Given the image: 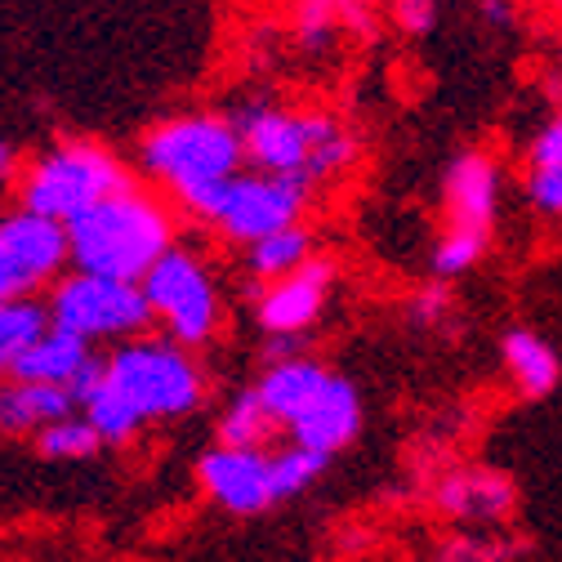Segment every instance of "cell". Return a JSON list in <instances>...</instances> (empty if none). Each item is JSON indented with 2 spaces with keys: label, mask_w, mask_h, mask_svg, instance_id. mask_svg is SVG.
Returning a JSON list of instances; mask_svg holds the SVG:
<instances>
[{
  "label": "cell",
  "mask_w": 562,
  "mask_h": 562,
  "mask_svg": "<svg viewBox=\"0 0 562 562\" xmlns=\"http://www.w3.org/2000/svg\"><path fill=\"white\" fill-rule=\"evenodd\" d=\"M339 5H353V10H380L389 0H339Z\"/></svg>",
  "instance_id": "4dcf8cb0"
},
{
  "label": "cell",
  "mask_w": 562,
  "mask_h": 562,
  "mask_svg": "<svg viewBox=\"0 0 562 562\" xmlns=\"http://www.w3.org/2000/svg\"><path fill=\"white\" fill-rule=\"evenodd\" d=\"M505 558V544H486V540H473V536H460L442 549L438 562H501Z\"/></svg>",
  "instance_id": "83f0119b"
},
{
  "label": "cell",
  "mask_w": 562,
  "mask_h": 562,
  "mask_svg": "<svg viewBox=\"0 0 562 562\" xmlns=\"http://www.w3.org/2000/svg\"><path fill=\"white\" fill-rule=\"evenodd\" d=\"M527 170H562V108L536 130L527 148Z\"/></svg>",
  "instance_id": "4316f807"
},
{
  "label": "cell",
  "mask_w": 562,
  "mask_h": 562,
  "mask_svg": "<svg viewBox=\"0 0 562 562\" xmlns=\"http://www.w3.org/2000/svg\"><path fill=\"white\" fill-rule=\"evenodd\" d=\"M241 134V153L250 170L300 179L317 192V183H335L362 161V138L326 108H291L272 99H250L233 112Z\"/></svg>",
  "instance_id": "7a4b0ae2"
},
{
  "label": "cell",
  "mask_w": 562,
  "mask_h": 562,
  "mask_svg": "<svg viewBox=\"0 0 562 562\" xmlns=\"http://www.w3.org/2000/svg\"><path fill=\"white\" fill-rule=\"evenodd\" d=\"M77 415V402L67 389H45V384H23V380H0V434L23 438V434H45L58 419Z\"/></svg>",
  "instance_id": "e0dca14e"
},
{
  "label": "cell",
  "mask_w": 562,
  "mask_h": 562,
  "mask_svg": "<svg viewBox=\"0 0 562 562\" xmlns=\"http://www.w3.org/2000/svg\"><path fill=\"white\" fill-rule=\"evenodd\" d=\"M544 5H549V10H553V14L562 19V0H544Z\"/></svg>",
  "instance_id": "1f68e13d"
},
{
  "label": "cell",
  "mask_w": 562,
  "mask_h": 562,
  "mask_svg": "<svg viewBox=\"0 0 562 562\" xmlns=\"http://www.w3.org/2000/svg\"><path fill=\"white\" fill-rule=\"evenodd\" d=\"M94 348L77 335H67L58 326H49L27 353L19 358L14 375L10 380H23V384H45V389H72L90 367H94ZM72 397V393H67Z\"/></svg>",
  "instance_id": "9a60e30c"
},
{
  "label": "cell",
  "mask_w": 562,
  "mask_h": 562,
  "mask_svg": "<svg viewBox=\"0 0 562 562\" xmlns=\"http://www.w3.org/2000/svg\"><path fill=\"white\" fill-rule=\"evenodd\" d=\"M326 456H317V451H304V447H286V451H277L272 456V496L277 501H291V496H300V491H308L322 473H326Z\"/></svg>",
  "instance_id": "603a6c76"
},
{
  "label": "cell",
  "mask_w": 562,
  "mask_h": 562,
  "mask_svg": "<svg viewBox=\"0 0 562 562\" xmlns=\"http://www.w3.org/2000/svg\"><path fill=\"white\" fill-rule=\"evenodd\" d=\"M67 268H72V255H67L63 224H49L23 205L0 215V304L54 291Z\"/></svg>",
  "instance_id": "9c48e42d"
},
{
  "label": "cell",
  "mask_w": 562,
  "mask_h": 562,
  "mask_svg": "<svg viewBox=\"0 0 562 562\" xmlns=\"http://www.w3.org/2000/svg\"><path fill=\"white\" fill-rule=\"evenodd\" d=\"M514 5H536V0H514Z\"/></svg>",
  "instance_id": "d6a6232c"
},
{
  "label": "cell",
  "mask_w": 562,
  "mask_h": 562,
  "mask_svg": "<svg viewBox=\"0 0 562 562\" xmlns=\"http://www.w3.org/2000/svg\"><path fill=\"white\" fill-rule=\"evenodd\" d=\"M99 447H103V438L90 429L86 415H67V419H58V425H49L45 434H36V451L45 460H58V464L90 460Z\"/></svg>",
  "instance_id": "44dd1931"
},
{
  "label": "cell",
  "mask_w": 562,
  "mask_h": 562,
  "mask_svg": "<svg viewBox=\"0 0 562 562\" xmlns=\"http://www.w3.org/2000/svg\"><path fill=\"white\" fill-rule=\"evenodd\" d=\"M522 196L536 215L562 220V170H527L522 175Z\"/></svg>",
  "instance_id": "cb8c5ba5"
},
{
  "label": "cell",
  "mask_w": 562,
  "mask_h": 562,
  "mask_svg": "<svg viewBox=\"0 0 562 562\" xmlns=\"http://www.w3.org/2000/svg\"><path fill=\"white\" fill-rule=\"evenodd\" d=\"M482 19H486L491 27H514L518 5H514V0H482Z\"/></svg>",
  "instance_id": "f1b7e54d"
},
{
  "label": "cell",
  "mask_w": 562,
  "mask_h": 562,
  "mask_svg": "<svg viewBox=\"0 0 562 562\" xmlns=\"http://www.w3.org/2000/svg\"><path fill=\"white\" fill-rule=\"evenodd\" d=\"M134 188V170L94 138H58L19 166V205L49 224H77L108 196Z\"/></svg>",
  "instance_id": "5b68a950"
},
{
  "label": "cell",
  "mask_w": 562,
  "mask_h": 562,
  "mask_svg": "<svg viewBox=\"0 0 562 562\" xmlns=\"http://www.w3.org/2000/svg\"><path fill=\"white\" fill-rule=\"evenodd\" d=\"M291 442L317 456H335L344 447H353L362 434V393L353 380H344L335 371H326V380L313 389V397L295 411L291 419Z\"/></svg>",
  "instance_id": "7c38bea8"
},
{
  "label": "cell",
  "mask_w": 562,
  "mask_h": 562,
  "mask_svg": "<svg viewBox=\"0 0 562 562\" xmlns=\"http://www.w3.org/2000/svg\"><path fill=\"white\" fill-rule=\"evenodd\" d=\"M205 496L228 514H263L277 505L272 496V456L268 451H237V447H210L196 464Z\"/></svg>",
  "instance_id": "4fadbf2b"
},
{
  "label": "cell",
  "mask_w": 562,
  "mask_h": 562,
  "mask_svg": "<svg viewBox=\"0 0 562 562\" xmlns=\"http://www.w3.org/2000/svg\"><path fill=\"white\" fill-rule=\"evenodd\" d=\"M339 281V263L330 255H313L295 272L281 281H268L263 291H255V322L268 339H300L330 304Z\"/></svg>",
  "instance_id": "30bf717a"
},
{
  "label": "cell",
  "mask_w": 562,
  "mask_h": 562,
  "mask_svg": "<svg viewBox=\"0 0 562 562\" xmlns=\"http://www.w3.org/2000/svg\"><path fill=\"white\" fill-rule=\"evenodd\" d=\"M179 241V220L161 192L134 183L77 224H67V255H72V272L108 277L121 286H138L153 263Z\"/></svg>",
  "instance_id": "3957f363"
},
{
  "label": "cell",
  "mask_w": 562,
  "mask_h": 562,
  "mask_svg": "<svg viewBox=\"0 0 562 562\" xmlns=\"http://www.w3.org/2000/svg\"><path fill=\"white\" fill-rule=\"evenodd\" d=\"M451 317H456V295H451L447 281H434V286L415 291V300H411V322L415 326H447Z\"/></svg>",
  "instance_id": "484cf974"
},
{
  "label": "cell",
  "mask_w": 562,
  "mask_h": 562,
  "mask_svg": "<svg viewBox=\"0 0 562 562\" xmlns=\"http://www.w3.org/2000/svg\"><path fill=\"white\" fill-rule=\"evenodd\" d=\"M501 362L509 371V380L518 384V393L527 402H544L558 384H562V358H558V348L527 330V326H514L501 335Z\"/></svg>",
  "instance_id": "2e32d148"
},
{
  "label": "cell",
  "mask_w": 562,
  "mask_h": 562,
  "mask_svg": "<svg viewBox=\"0 0 562 562\" xmlns=\"http://www.w3.org/2000/svg\"><path fill=\"white\" fill-rule=\"evenodd\" d=\"M49 330V313L41 300H10L0 304V380H10L19 358Z\"/></svg>",
  "instance_id": "d6986e66"
},
{
  "label": "cell",
  "mask_w": 562,
  "mask_h": 562,
  "mask_svg": "<svg viewBox=\"0 0 562 562\" xmlns=\"http://www.w3.org/2000/svg\"><path fill=\"white\" fill-rule=\"evenodd\" d=\"M514 505H518L514 482L491 469H469L438 482V509L464 522H501L514 514Z\"/></svg>",
  "instance_id": "5bb4252c"
},
{
  "label": "cell",
  "mask_w": 562,
  "mask_h": 562,
  "mask_svg": "<svg viewBox=\"0 0 562 562\" xmlns=\"http://www.w3.org/2000/svg\"><path fill=\"white\" fill-rule=\"evenodd\" d=\"M183 215L205 224L210 233H220L233 246H255L281 228H295L308 220L313 210V188L300 179H277L259 170H241L215 188L196 192L192 201L179 205Z\"/></svg>",
  "instance_id": "8992f818"
},
{
  "label": "cell",
  "mask_w": 562,
  "mask_h": 562,
  "mask_svg": "<svg viewBox=\"0 0 562 562\" xmlns=\"http://www.w3.org/2000/svg\"><path fill=\"white\" fill-rule=\"evenodd\" d=\"M317 250H313V228L308 224H295V228H281L255 246H246L241 263H246V277L255 281V291H263L268 281H281L286 272H295L300 263H308ZM250 291V295H255Z\"/></svg>",
  "instance_id": "ac0fdd59"
},
{
  "label": "cell",
  "mask_w": 562,
  "mask_h": 562,
  "mask_svg": "<svg viewBox=\"0 0 562 562\" xmlns=\"http://www.w3.org/2000/svg\"><path fill=\"white\" fill-rule=\"evenodd\" d=\"M205 402V371L192 348L175 339H125L103 358L94 393L81 402V415L103 442H130L144 425L192 415Z\"/></svg>",
  "instance_id": "6da1fadb"
},
{
  "label": "cell",
  "mask_w": 562,
  "mask_h": 562,
  "mask_svg": "<svg viewBox=\"0 0 562 562\" xmlns=\"http://www.w3.org/2000/svg\"><path fill=\"white\" fill-rule=\"evenodd\" d=\"M45 313H49V326L86 339L90 348L99 339H116V344L138 339L153 326L144 291L121 286V281H108V277H90V272H63V281L49 291Z\"/></svg>",
  "instance_id": "ba28073f"
},
{
  "label": "cell",
  "mask_w": 562,
  "mask_h": 562,
  "mask_svg": "<svg viewBox=\"0 0 562 562\" xmlns=\"http://www.w3.org/2000/svg\"><path fill=\"white\" fill-rule=\"evenodd\" d=\"M19 148L14 144H5V138H0V188H10L14 179H19Z\"/></svg>",
  "instance_id": "f546056e"
},
{
  "label": "cell",
  "mask_w": 562,
  "mask_h": 562,
  "mask_svg": "<svg viewBox=\"0 0 562 562\" xmlns=\"http://www.w3.org/2000/svg\"><path fill=\"white\" fill-rule=\"evenodd\" d=\"M134 161L166 196H175L183 205L196 192L241 175L246 153H241V134H237L233 116H224V112H175V116L144 130Z\"/></svg>",
  "instance_id": "277c9868"
},
{
  "label": "cell",
  "mask_w": 562,
  "mask_h": 562,
  "mask_svg": "<svg viewBox=\"0 0 562 562\" xmlns=\"http://www.w3.org/2000/svg\"><path fill=\"white\" fill-rule=\"evenodd\" d=\"M501 161L486 148H464L442 175V233L496 241Z\"/></svg>",
  "instance_id": "8fae6325"
},
{
  "label": "cell",
  "mask_w": 562,
  "mask_h": 562,
  "mask_svg": "<svg viewBox=\"0 0 562 562\" xmlns=\"http://www.w3.org/2000/svg\"><path fill=\"white\" fill-rule=\"evenodd\" d=\"M291 32L304 49H330L344 32V5L339 0H295L291 10Z\"/></svg>",
  "instance_id": "7402d4cb"
},
{
  "label": "cell",
  "mask_w": 562,
  "mask_h": 562,
  "mask_svg": "<svg viewBox=\"0 0 562 562\" xmlns=\"http://www.w3.org/2000/svg\"><path fill=\"white\" fill-rule=\"evenodd\" d=\"M272 415L263 411V402L255 397V389H246L241 397L228 402V411L220 415V447H237V451H263V442L272 438Z\"/></svg>",
  "instance_id": "ffe728a7"
},
{
  "label": "cell",
  "mask_w": 562,
  "mask_h": 562,
  "mask_svg": "<svg viewBox=\"0 0 562 562\" xmlns=\"http://www.w3.org/2000/svg\"><path fill=\"white\" fill-rule=\"evenodd\" d=\"M138 291L148 300L153 322L166 326V339H175L179 348H201L220 335L224 322V291L215 272H210L205 255L175 241L153 272L138 281Z\"/></svg>",
  "instance_id": "52a82bcc"
},
{
  "label": "cell",
  "mask_w": 562,
  "mask_h": 562,
  "mask_svg": "<svg viewBox=\"0 0 562 562\" xmlns=\"http://www.w3.org/2000/svg\"><path fill=\"white\" fill-rule=\"evenodd\" d=\"M389 19L406 36H429L442 19V5L438 0H389Z\"/></svg>",
  "instance_id": "d4e9b609"
}]
</instances>
